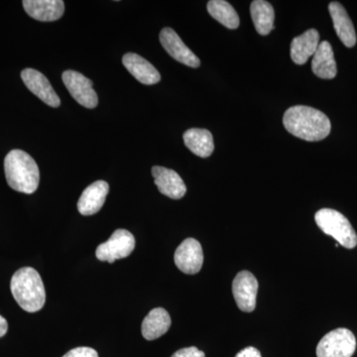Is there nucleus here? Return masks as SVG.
I'll return each instance as SVG.
<instances>
[{
	"mask_svg": "<svg viewBox=\"0 0 357 357\" xmlns=\"http://www.w3.org/2000/svg\"><path fill=\"white\" fill-rule=\"evenodd\" d=\"M328 11L332 16L333 27L338 38L345 46L352 48L356 44V33L344 7L340 2L333 1L328 6Z\"/></svg>",
	"mask_w": 357,
	"mask_h": 357,
	"instance_id": "dca6fc26",
	"label": "nucleus"
},
{
	"mask_svg": "<svg viewBox=\"0 0 357 357\" xmlns=\"http://www.w3.org/2000/svg\"><path fill=\"white\" fill-rule=\"evenodd\" d=\"M175 264L183 273H199L203 267L204 253L201 243L195 238H187L178 245L174 255Z\"/></svg>",
	"mask_w": 357,
	"mask_h": 357,
	"instance_id": "1a4fd4ad",
	"label": "nucleus"
},
{
	"mask_svg": "<svg viewBox=\"0 0 357 357\" xmlns=\"http://www.w3.org/2000/svg\"><path fill=\"white\" fill-rule=\"evenodd\" d=\"M62 79L70 96L86 109H95L98 103V95L93 88V82L76 70L63 73Z\"/></svg>",
	"mask_w": 357,
	"mask_h": 357,
	"instance_id": "0eeeda50",
	"label": "nucleus"
},
{
	"mask_svg": "<svg viewBox=\"0 0 357 357\" xmlns=\"http://www.w3.org/2000/svg\"><path fill=\"white\" fill-rule=\"evenodd\" d=\"M185 146L201 158H208L215 150L213 134L206 129L191 128L184 133Z\"/></svg>",
	"mask_w": 357,
	"mask_h": 357,
	"instance_id": "aec40b11",
	"label": "nucleus"
},
{
	"mask_svg": "<svg viewBox=\"0 0 357 357\" xmlns=\"http://www.w3.org/2000/svg\"><path fill=\"white\" fill-rule=\"evenodd\" d=\"M63 357H98V354L95 349L83 347L72 349Z\"/></svg>",
	"mask_w": 357,
	"mask_h": 357,
	"instance_id": "5701e85b",
	"label": "nucleus"
},
{
	"mask_svg": "<svg viewBox=\"0 0 357 357\" xmlns=\"http://www.w3.org/2000/svg\"><path fill=\"white\" fill-rule=\"evenodd\" d=\"M122 63L126 70L141 84L151 86L161 81V75L156 68L138 54H126L122 58Z\"/></svg>",
	"mask_w": 357,
	"mask_h": 357,
	"instance_id": "2eb2a0df",
	"label": "nucleus"
},
{
	"mask_svg": "<svg viewBox=\"0 0 357 357\" xmlns=\"http://www.w3.org/2000/svg\"><path fill=\"white\" fill-rule=\"evenodd\" d=\"M160 42L167 53L188 67L199 68L201 61L187 46L172 28L166 27L160 32Z\"/></svg>",
	"mask_w": 357,
	"mask_h": 357,
	"instance_id": "9b49d317",
	"label": "nucleus"
},
{
	"mask_svg": "<svg viewBox=\"0 0 357 357\" xmlns=\"http://www.w3.org/2000/svg\"><path fill=\"white\" fill-rule=\"evenodd\" d=\"M7 184L14 191L31 195L38 189L40 172L35 160L23 150L14 149L4 159Z\"/></svg>",
	"mask_w": 357,
	"mask_h": 357,
	"instance_id": "f03ea898",
	"label": "nucleus"
},
{
	"mask_svg": "<svg viewBox=\"0 0 357 357\" xmlns=\"http://www.w3.org/2000/svg\"><path fill=\"white\" fill-rule=\"evenodd\" d=\"M8 330V324L3 317L0 316V337H4Z\"/></svg>",
	"mask_w": 357,
	"mask_h": 357,
	"instance_id": "a878e982",
	"label": "nucleus"
},
{
	"mask_svg": "<svg viewBox=\"0 0 357 357\" xmlns=\"http://www.w3.org/2000/svg\"><path fill=\"white\" fill-rule=\"evenodd\" d=\"M26 13L33 20L52 22L64 15L65 3L62 0H24Z\"/></svg>",
	"mask_w": 357,
	"mask_h": 357,
	"instance_id": "4468645a",
	"label": "nucleus"
},
{
	"mask_svg": "<svg viewBox=\"0 0 357 357\" xmlns=\"http://www.w3.org/2000/svg\"><path fill=\"white\" fill-rule=\"evenodd\" d=\"M11 293L21 309L36 312L44 307L46 292L38 272L31 267H23L14 273L10 283Z\"/></svg>",
	"mask_w": 357,
	"mask_h": 357,
	"instance_id": "7ed1b4c3",
	"label": "nucleus"
},
{
	"mask_svg": "<svg viewBox=\"0 0 357 357\" xmlns=\"http://www.w3.org/2000/svg\"><path fill=\"white\" fill-rule=\"evenodd\" d=\"M317 225L326 236H333L340 245L352 249L357 245V234L351 222L340 211L321 208L314 215Z\"/></svg>",
	"mask_w": 357,
	"mask_h": 357,
	"instance_id": "20e7f679",
	"label": "nucleus"
},
{
	"mask_svg": "<svg viewBox=\"0 0 357 357\" xmlns=\"http://www.w3.org/2000/svg\"><path fill=\"white\" fill-rule=\"evenodd\" d=\"M208 11L211 17L229 29H236L241 24L236 9L225 0H211L208 3Z\"/></svg>",
	"mask_w": 357,
	"mask_h": 357,
	"instance_id": "4be33fe9",
	"label": "nucleus"
},
{
	"mask_svg": "<svg viewBox=\"0 0 357 357\" xmlns=\"http://www.w3.org/2000/svg\"><path fill=\"white\" fill-rule=\"evenodd\" d=\"M319 45V34L316 29L307 30L293 39L291 44V58L297 65L306 64L310 57L314 55Z\"/></svg>",
	"mask_w": 357,
	"mask_h": 357,
	"instance_id": "f3484780",
	"label": "nucleus"
},
{
	"mask_svg": "<svg viewBox=\"0 0 357 357\" xmlns=\"http://www.w3.org/2000/svg\"><path fill=\"white\" fill-rule=\"evenodd\" d=\"M283 124L294 136L310 142L325 139L332 129L330 119L324 112L306 105H296L286 110Z\"/></svg>",
	"mask_w": 357,
	"mask_h": 357,
	"instance_id": "f257e3e1",
	"label": "nucleus"
},
{
	"mask_svg": "<svg viewBox=\"0 0 357 357\" xmlns=\"http://www.w3.org/2000/svg\"><path fill=\"white\" fill-rule=\"evenodd\" d=\"M21 79L27 89L35 96H38L42 102L51 107H60L61 100L57 93L51 86L49 79L39 70L31 68L23 70L21 72Z\"/></svg>",
	"mask_w": 357,
	"mask_h": 357,
	"instance_id": "9d476101",
	"label": "nucleus"
},
{
	"mask_svg": "<svg viewBox=\"0 0 357 357\" xmlns=\"http://www.w3.org/2000/svg\"><path fill=\"white\" fill-rule=\"evenodd\" d=\"M171 357H206V354L197 347H191L176 351Z\"/></svg>",
	"mask_w": 357,
	"mask_h": 357,
	"instance_id": "b1692460",
	"label": "nucleus"
},
{
	"mask_svg": "<svg viewBox=\"0 0 357 357\" xmlns=\"http://www.w3.org/2000/svg\"><path fill=\"white\" fill-rule=\"evenodd\" d=\"M251 17L256 31L262 36L274 29L275 11L273 6L265 0H255L250 6Z\"/></svg>",
	"mask_w": 357,
	"mask_h": 357,
	"instance_id": "412c9836",
	"label": "nucleus"
},
{
	"mask_svg": "<svg viewBox=\"0 0 357 357\" xmlns=\"http://www.w3.org/2000/svg\"><path fill=\"white\" fill-rule=\"evenodd\" d=\"M236 357H262V356L257 349L253 347H249L239 351Z\"/></svg>",
	"mask_w": 357,
	"mask_h": 357,
	"instance_id": "393cba45",
	"label": "nucleus"
},
{
	"mask_svg": "<svg viewBox=\"0 0 357 357\" xmlns=\"http://www.w3.org/2000/svg\"><path fill=\"white\" fill-rule=\"evenodd\" d=\"M152 176L154 177L155 185L158 188L159 192L168 198L180 199L187 192V187L183 178L171 169L154 166L152 168Z\"/></svg>",
	"mask_w": 357,
	"mask_h": 357,
	"instance_id": "f8f14e48",
	"label": "nucleus"
},
{
	"mask_svg": "<svg viewBox=\"0 0 357 357\" xmlns=\"http://www.w3.org/2000/svg\"><path fill=\"white\" fill-rule=\"evenodd\" d=\"M258 281L249 271H241L236 275L232 283V294L237 307L243 312H251L256 307Z\"/></svg>",
	"mask_w": 357,
	"mask_h": 357,
	"instance_id": "6e6552de",
	"label": "nucleus"
},
{
	"mask_svg": "<svg viewBox=\"0 0 357 357\" xmlns=\"http://www.w3.org/2000/svg\"><path fill=\"white\" fill-rule=\"evenodd\" d=\"M135 248V238L126 229L115 230L109 241L96 248V258L100 261L114 263L115 260L128 257Z\"/></svg>",
	"mask_w": 357,
	"mask_h": 357,
	"instance_id": "423d86ee",
	"label": "nucleus"
},
{
	"mask_svg": "<svg viewBox=\"0 0 357 357\" xmlns=\"http://www.w3.org/2000/svg\"><path fill=\"white\" fill-rule=\"evenodd\" d=\"M109 192L105 181H96L86 187L77 202V210L83 215H93L102 210Z\"/></svg>",
	"mask_w": 357,
	"mask_h": 357,
	"instance_id": "ddd939ff",
	"label": "nucleus"
},
{
	"mask_svg": "<svg viewBox=\"0 0 357 357\" xmlns=\"http://www.w3.org/2000/svg\"><path fill=\"white\" fill-rule=\"evenodd\" d=\"M356 349V340L347 328H337L319 340L318 357H351Z\"/></svg>",
	"mask_w": 357,
	"mask_h": 357,
	"instance_id": "39448f33",
	"label": "nucleus"
},
{
	"mask_svg": "<svg viewBox=\"0 0 357 357\" xmlns=\"http://www.w3.org/2000/svg\"><path fill=\"white\" fill-rule=\"evenodd\" d=\"M312 70L314 74L321 79H332L337 76V63L332 45L328 41L319 43L312 58Z\"/></svg>",
	"mask_w": 357,
	"mask_h": 357,
	"instance_id": "a211bd4d",
	"label": "nucleus"
},
{
	"mask_svg": "<svg viewBox=\"0 0 357 357\" xmlns=\"http://www.w3.org/2000/svg\"><path fill=\"white\" fill-rule=\"evenodd\" d=\"M171 326V318L169 312L163 307H156L143 319L141 333L147 340H157L168 332Z\"/></svg>",
	"mask_w": 357,
	"mask_h": 357,
	"instance_id": "6ab92c4d",
	"label": "nucleus"
}]
</instances>
